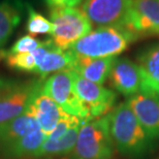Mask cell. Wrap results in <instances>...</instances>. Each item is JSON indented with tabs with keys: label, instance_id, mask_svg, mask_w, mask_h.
<instances>
[{
	"label": "cell",
	"instance_id": "cell-1",
	"mask_svg": "<svg viewBox=\"0 0 159 159\" xmlns=\"http://www.w3.org/2000/svg\"><path fill=\"white\" fill-rule=\"evenodd\" d=\"M138 35L125 27H98L79 39L70 49L78 56L89 58L115 57L126 50Z\"/></svg>",
	"mask_w": 159,
	"mask_h": 159
},
{
	"label": "cell",
	"instance_id": "cell-2",
	"mask_svg": "<svg viewBox=\"0 0 159 159\" xmlns=\"http://www.w3.org/2000/svg\"><path fill=\"white\" fill-rule=\"evenodd\" d=\"M110 117V131L114 144L126 155H139L149 146L150 138L130 110L127 102L120 103Z\"/></svg>",
	"mask_w": 159,
	"mask_h": 159
},
{
	"label": "cell",
	"instance_id": "cell-3",
	"mask_svg": "<svg viewBox=\"0 0 159 159\" xmlns=\"http://www.w3.org/2000/svg\"><path fill=\"white\" fill-rule=\"evenodd\" d=\"M114 145L110 131V117L106 115L82 123L75 154L82 159H111Z\"/></svg>",
	"mask_w": 159,
	"mask_h": 159
},
{
	"label": "cell",
	"instance_id": "cell-4",
	"mask_svg": "<svg viewBox=\"0 0 159 159\" xmlns=\"http://www.w3.org/2000/svg\"><path fill=\"white\" fill-rule=\"evenodd\" d=\"M53 24L52 40L61 50H69L92 29V24L82 9L54 8L50 11Z\"/></svg>",
	"mask_w": 159,
	"mask_h": 159
},
{
	"label": "cell",
	"instance_id": "cell-5",
	"mask_svg": "<svg viewBox=\"0 0 159 159\" xmlns=\"http://www.w3.org/2000/svg\"><path fill=\"white\" fill-rule=\"evenodd\" d=\"M41 89L66 114L78 117L83 122L89 121L87 110L75 91L71 69L55 72L43 83Z\"/></svg>",
	"mask_w": 159,
	"mask_h": 159
},
{
	"label": "cell",
	"instance_id": "cell-6",
	"mask_svg": "<svg viewBox=\"0 0 159 159\" xmlns=\"http://www.w3.org/2000/svg\"><path fill=\"white\" fill-rule=\"evenodd\" d=\"M72 79L75 91L87 110L89 121L106 116L112 110L117 97L112 90L82 78L75 70Z\"/></svg>",
	"mask_w": 159,
	"mask_h": 159
},
{
	"label": "cell",
	"instance_id": "cell-7",
	"mask_svg": "<svg viewBox=\"0 0 159 159\" xmlns=\"http://www.w3.org/2000/svg\"><path fill=\"white\" fill-rule=\"evenodd\" d=\"M35 82L0 79V126L26 112Z\"/></svg>",
	"mask_w": 159,
	"mask_h": 159
},
{
	"label": "cell",
	"instance_id": "cell-8",
	"mask_svg": "<svg viewBox=\"0 0 159 159\" xmlns=\"http://www.w3.org/2000/svg\"><path fill=\"white\" fill-rule=\"evenodd\" d=\"M132 0H84L82 11L99 27L124 26Z\"/></svg>",
	"mask_w": 159,
	"mask_h": 159
},
{
	"label": "cell",
	"instance_id": "cell-9",
	"mask_svg": "<svg viewBox=\"0 0 159 159\" xmlns=\"http://www.w3.org/2000/svg\"><path fill=\"white\" fill-rule=\"evenodd\" d=\"M41 86V82H35L25 113L33 116L39 122L40 130L49 135L57 123L68 114H66L52 98L43 93Z\"/></svg>",
	"mask_w": 159,
	"mask_h": 159
},
{
	"label": "cell",
	"instance_id": "cell-10",
	"mask_svg": "<svg viewBox=\"0 0 159 159\" xmlns=\"http://www.w3.org/2000/svg\"><path fill=\"white\" fill-rule=\"evenodd\" d=\"M123 27L136 35L159 34V0H132Z\"/></svg>",
	"mask_w": 159,
	"mask_h": 159
},
{
	"label": "cell",
	"instance_id": "cell-11",
	"mask_svg": "<svg viewBox=\"0 0 159 159\" xmlns=\"http://www.w3.org/2000/svg\"><path fill=\"white\" fill-rule=\"evenodd\" d=\"M127 104L149 138H159V95L139 92L130 96Z\"/></svg>",
	"mask_w": 159,
	"mask_h": 159
},
{
	"label": "cell",
	"instance_id": "cell-12",
	"mask_svg": "<svg viewBox=\"0 0 159 159\" xmlns=\"http://www.w3.org/2000/svg\"><path fill=\"white\" fill-rule=\"evenodd\" d=\"M110 79L113 87L125 96L142 92L143 82L139 65L127 58L115 59Z\"/></svg>",
	"mask_w": 159,
	"mask_h": 159
},
{
	"label": "cell",
	"instance_id": "cell-13",
	"mask_svg": "<svg viewBox=\"0 0 159 159\" xmlns=\"http://www.w3.org/2000/svg\"><path fill=\"white\" fill-rule=\"evenodd\" d=\"M115 59V57L89 58V57L75 55L72 70H75L82 78L88 81L96 83L98 85H102L110 77Z\"/></svg>",
	"mask_w": 159,
	"mask_h": 159
},
{
	"label": "cell",
	"instance_id": "cell-14",
	"mask_svg": "<svg viewBox=\"0 0 159 159\" xmlns=\"http://www.w3.org/2000/svg\"><path fill=\"white\" fill-rule=\"evenodd\" d=\"M26 6L25 0L0 1V48L7 43L15 29L20 25Z\"/></svg>",
	"mask_w": 159,
	"mask_h": 159
},
{
	"label": "cell",
	"instance_id": "cell-15",
	"mask_svg": "<svg viewBox=\"0 0 159 159\" xmlns=\"http://www.w3.org/2000/svg\"><path fill=\"white\" fill-rule=\"evenodd\" d=\"M142 75V92L159 95V44L145 51L139 57Z\"/></svg>",
	"mask_w": 159,
	"mask_h": 159
},
{
	"label": "cell",
	"instance_id": "cell-16",
	"mask_svg": "<svg viewBox=\"0 0 159 159\" xmlns=\"http://www.w3.org/2000/svg\"><path fill=\"white\" fill-rule=\"evenodd\" d=\"M75 60V55L70 50H61L53 43L43 55L34 72L43 79L53 72L72 69Z\"/></svg>",
	"mask_w": 159,
	"mask_h": 159
},
{
	"label": "cell",
	"instance_id": "cell-17",
	"mask_svg": "<svg viewBox=\"0 0 159 159\" xmlns=\"http://www.w3.org/2000/svg\"><path fill=\"white\" fill-rule=\"evenodd\" d=\"M37 130H40L37 120L30 114H22L21 116L0 126V147Z\"/></svg>",
	"mask_w": 159,
	"mask_h": 159
},
{
	"label": "cell",
	"instance_id": "cell-18",
	"mask_svg": "<svg viewBox=\"0 0 159 159\" xmlns=\"http://www.w3.org/2000/svg\"><path fill=\"white\" fill-rule=\"evenodd\" d=\"M47 134L43 130H37L26 136L18 139L0 147L3 156L7 158H20L28 155H34L47 139Z\"/></svg>",
	"mask_w": 159,
	"mask_h": 159
},
{
	"label": "cell",
	"instance_id": "cell-19",
	"mask_svg": "<svg viewBox=\"0 0 159 159\" xmlns=\"http://www.w3.org/2000/svg\"><path fill=\"white\" fill-rule=\"evenodd\" d=\"M53 43L52 39H47L41 43L40 46L31 53H20L14 55H5L6 64L12 69L20 71L34 72L46 54L48 49Z\"/></svg>",
	"mask_w": 159,
	"mask_h": 159
},
{
	"label": "cell",
	"instance_id": "cell-20",
	"mask_svg": "<svg viewBox=\"0 0 159 159\" xmlns=\"http://www.w3.org/2000/svg\"><path fill=\"white\" fill-rule=\"evenodd\" d=\"M82 124L71 127L67 132H65L59 139L51 141L46 139L41 147L36 152L35 156H43V155H54V154H64L74 150L75 147L79 136V131Z\"/></svg>",
	"mask_w": 159,
	"mask_h": 159
},
{
	"label": "cell",
	"instance_id": "cell-21",
	"mask_svg": "<svg viewBox=\"0 0 159 159\" xmlns=\"http://www.w3.org/2000/svg\"><path fill=\"white\" fill-rule=\"evenodd\" d=\"M27 11V22L26 29L31 36L39 35V34H52L53 24L50 20L37 12L29 3L26 6Z\"/></svg>",
	"mask_w": 159,
	"mask_h": 159
},
{
	"label": "cell",
	"instance_id": "cell-22",
	"mask_svg": "<svg viewBox=\"0 0 159 159\" xmlns=\"http://www.w3.org/2000/svg\"><path fill=\"white\" fill-rule=\"evenodd\" d=\"M41 43H43L41 40L35 39L34 36L29 35V34L28 35H24L16 41L7 54L14 55V54H20V53H31L34 50H36L41 44Z\"/></svg>",
	"mask_w": 159,
	"mask_h": 159
},
{
	"label": "cell",
	"instance_id": "cell-23",
	"mask_svg": "<svg viewBox=\"0 0 159 159\" xmlns=\"http://www.w3.org/2000/svg\"><path fill=\"white\" fill-rule=\"evenodd\" d=\"M83 0H43L51 9L54 8H72L81 4Z\"/></svg>",
	"mask_w": 159,
	"mask_h": 159
},
{
	"label": "cell",
	"instance_id": "cell-24",
	"mask_svg": "<svg viewBox=\"0 0 159 159\" xmlns=\"http://www.w3.org/2000/svg\"><path fill=\"white\" fill-rule=\"evenodd\" d=\"M4 56H5V54L3 53V52H1V53H0V58H1V57H4Z\"/></svg>",
	"mask_w": 159,
	"mask_h": 159
}]
</instances>
